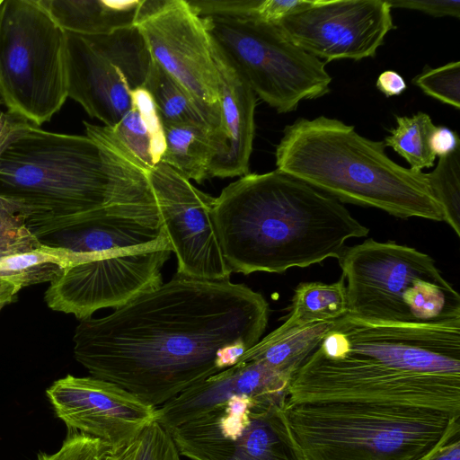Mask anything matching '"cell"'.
Returning a JSON list of instances; mask_svg holds the SVG:
<instances>
[{"instance_id": "d590c367", "label": "cell", "mask_w": 460, "mask_h": 460, "mask_svg": "<svg viewBox=\"0 0 460 460\" xmlns=\"http://www.w3.org/2000/svg\"><path fill=\"white\" fill-rule=\"evenodd\" d=\"M22 288L16 284L0 279V311L3 307L13 301L18 291Z\"/></svg>"}, {"instance_id": "836d02e7", "label": "cell", "mask_w": 460, "mask_h": 460, "mask_svg": "<svg viewBox=\"0 0 460 460\" xmlns=\"http://www.w3.org/2000/svg\"><path fill=\"white\" fill-rule=\"evenodd\" d=\"M376 87L386 97H391L402 94L407 84L400 74L394 70H385L379 75Z\"/></svg>"}, {"instance_id": "7a4b0ae2", "label": "cell", "mask_w": 460, "mask_h": 460, "mask_svg": "<svg viewBox=\"0 0 460 460\" xmlns=\"http://www.w3.org/2000/svg\"><path fill=\"white\" fill-rule=\"evenodd\" d=\"M356 402L460 418V322L398 324L346 314L293 376L288 403Z\"/></svg>"}, {"instance_id": "ac0fdd59", "label": "cell", "mask_w": 460, "mask_h": 460, "mask_svg": "<svg viewBox=\"0 0 460 460\" xmlns=\"http://www.w3.org/2000/svg\"><path fill=\"white\" fill-rule=\"evenodd\" d=\"M131 108L113 127L84 121L86 136L102 140L149 172L165 151L164 124L153 97L145 87L131 92Z\"/></svg>"}, {"instance_id": "83f0119b", "label": "cell", "mask_w": 460, "mask_h": 460, "mask_svg": "<svg viewBox=\"0 0 460 460\" xmlns=\"http://www.w3.org/2000/svg\"><path fill=\"white\" fill-rule=\"evenodd\" d=\"M412 82L427 95L455 109L460 108L459 61L426 70L414 77Z\"/></svg>"}, {"instance_id": "e0dca14e", "label": "cell", "mask_w": 460, "mask_h": 460, "mask_svg": "<svg viewBox=\"0 0 460 460\" xmlns=\"http://www.w3.org/2000/svg\"><path fill=\"white\" fill-rule=\"evenodd\" d=\"M211 41L218 73L220 122L215 130L217 151L208 178L242 177L250 171L256 95L222 49Z\"/></svg>"}, {"instance_id": "8992f818", "label": "cell", "mask_w": 460, "mask_h": 460, "mask_svg": "<svg viewBox=\"0 0 460 460\" xmlns=\"http://www.w3.org/2000/svg\"><path fill=\"white\" fill-rule=\"evenodd\" d=\"M305 460H421L459 436V418L428 409L356 402L284 408Z\"/></svg>"}, {"instance_id": "30bf717a", "label": "cell", "mask_w": 460, "mask_h": 460, "mask_svg": "<svg viewBox=\"0 0 460 460\" xmlns=\"http://www.w3.org/2000/svg\"><path fill=\"white\" fill-rule=\"evenodd\" d=\"M66 32L67 95L92 117L113 127L131 108L153 58L137 26L84 36Z\"/></svg>"}, {"instance_id": "9c48e42d", "label": "cell", "mask_w": 460, "mask_h": 460, "mask_svg": "<svg viewBox=\"0 0 460 460\" xmlns=\"http://www.w3.org/2000/svg\"><path fill=\"white\" fill-rule=\"evenodd\" d=\"M210 38L256 96L279 113L330 92L325 63L294 44L276 24L218 17L202 18Z\"/></svg>"}, {"instance_id": "603a6c76", "label": "cell", "mask_w": 460, "mask_h": 460, "mask_svg": "<svg viewBox=\"0 0 460 460\" xmlns=\"http://www.w3.org/2000/svg\"><path fill=\"white\" fill-rule=\"evenodd\" d=\"M348 314L345 279L334 283L304 282L295 289L286 321L270 334L279 336L316 323L332 322Z\"/></svg>"}, {"instance_id": "7c38bea8", "label": "cell", "mask_w": 460, "mask_h": 460, "mask_svg": "<svg viewBox=\"0 0 460 460\" xmlns=\"http://www.w3.org/2000/svg\"><path fill=\"white\" fill-rule=\"evenodd\" d=\"M135 26L157 64L197 101L219 107L211 38L187 0H141Z\"/></svg>"}, {"instance_id": "f546056e", "label": "cell", "mask_w": 460, "mask_h": 460, "mask_svg": "<svg viewBox=\"0 0 460 460\" xmlns=\"http://www.w3.org/2000/svg\"><path fill=\"white\" fill-rule=\"evenodd\" d=\"M114 450L106 443L78 433L68 432L60 448L53 454H40L38 460H109Z\"/></svg>"}, {"instance_id": "44dd1931", "label": "cell", "mask_w": 460, "mask_h": 460, "mask_svg": "<svg viewBox=\"0 0 460 460\" xmlns=\"http://www.w3.org/2000/svg\"><path fill=\"white\" fill-rule=\"evenodd\" d=\"M143 87L153 97L164 125L197 124L217 129L220 108L197 101L154 59Z\"/></svg>"}, {"instance_id": "8d00e7d4", "label": "cell", "mask_w": 460, "mask_h": 460, "mask_svg": "<svg viewBox=\"0 0 460 460\" xmlns=\"http://www.w3.org/2000/svg\"><path fill=\"white\" fill-rule=\"evenodd\" d=\"M132 446L133 442L119 450L114 451L110 456L109 460H130Z\"/></svg>"}, {"instance_id": "d4e9b609", "label": "cell", "mask_w": 460, "mask_h": 460, "mask_svg": "<svg viewBox=\"0 0 460 460\" xmlns=\"http://www.w3.org/2000/svg\"><path fill=\"white\" fill-rule=\"evenodd\" d=\"M397 127L385 138V146L392 147L411 165L421 171L432 167L436 155L431 149V136L436 128L431 118L419 111L409 116H395Z\"/></svg>"}, {"instance_id": "2e32d148", "label": "cell", "mask_w": 460, "mask_h": 460, "mask_svg": "<svg viewBox=\"0 0 460 460\" xmlns=\"http://www.w3.org/2000/svg\"><path fill=\"white\" fill-rule=\"evenodd\" d=\"M292 378L261 362H238L156 408L155 420L169 429L204 415L235 395L251 397L261 406L284 407Z\"/></svg>"}, {"instance_id": "4316f807", "label": "cell", "mask_w": 460, "mask_h": 460, "mask_svg": "<svg viewBox=\"0 0 460 460\" xmlns=\"http://www.w3.org/2000/svg\"><path fill=\"white\" fill-rule=\"evenodd\" d=\"M41 245L27 227L20 206L0 197V259L31 252Z\"/></svg>"}, {"instance_id": "e575fe53", "label": "cell", "mask_w": 460, "mask_h": 460, "mask_svg": "<svg viewBox=\"0 0 460 460\" xmlns=\"http://www.w3.org/2000/svg\"><path fill=\"white\" fill-rule=\"evenodd\" d=\"M425 460H460V437L450 438Z\"/></svg>"}, {"instance_id": "7402d4cb", "label": "cell", "mask_w": 460, "mask_h": 460, "mask_svg": "<svg viewBox=\"0 0 460 460\" xmlns=\"http://www.w3.org/2000/svg\"><path fill=\"white\" fill-rule=\"evenodd\" d=\"M336 321L316 323L279 336L268 334L245 351L238 362H261L294 376Z\"/></svg>"}, {"instance_id": "52a82bcc", "label": "cell", "mask_w": 460, "mask_h": 460, "mask_svg": "<svg viewBox=\"0 0 460 460\" xmlns=\"http://www.w3.org/2000/svg\"><path fill=\"white\" fill-rule=\"evenodd\" d=\"M338 261L348 314L398 324L460 322V295L429 255L370 238L345 247Z\"/></svg>"}, {"instance_id": "277c9868", "label": "cell", "mask_w": 460, "mask_h": 460, "mask_svg": "<svg viewBox=\"0 0 460 460\" xmlns=\"http://www.w3.org/2000/svg\"><path fill=\"white\" fill-rule=\"evenodd\" d=\"M0 197L39 240L116 206L156 204L146 172L112 146L30 123L0 157Z\"/></svg>"}, {"instance_id": "1f68e13d", "label": "cell", "mask_w": 460, "mask_h": 460, "mask_svg": "<svg viewBox=\"0 0 460 460\" xmlns=\"http://www.w3.org/2000/svg\"><path fill=\"white\" fill-rule=\"evenodd\" d=\"M430 145L433 153L438 157L447 155L460 148L457 134L443 126H436L431 136Z\"/></svg>"}, {"instance_id": "8fae6325", "label": "cell", "mask_w": 460, "mask_h": 460, "mask_svg": "<svg viewBox=\"0 0 460 460\" xmlns=\"http://www.w3.org/2000/svg\"><path fill=\"white\" fill-rule=\"evenodd\" d=\"M172 252L166 246L77 254V261L50 282L45 301L79 320L102 308L116 309L163 284L161 270Z\"/></svg>"}, {"instance_id": "d6a6232c", "label": "cell", "mask_w": 460, "mask_h": 460, "mask_svg": "<svg viewBox=\"0 0 460 460\" xmlns=\"http://www.w3.org/2000/svg\"><path fill=\"white\" fill-rule=\"evenodd\" d=\"M28 122L0 108V157L10 143L28 126Z\"/></svg>"}, {"instance_id": "3957f363", "label": "cell", "mask_w": 460, "mask_h": 460, "mask_svg": "<svg viewBox=\"0 0 460 460\" xmlns=\"http://www.w3.org/2000/svg\"><path fill=\"white\" fill-rule=\"evenodd\" d=\"M213 218L226 264L244 275L339 259L347 240L369 232L340 201L278 169L225 187Z\"/></svg>"}, {"instance_id": "f1b7e54d", "label": "cell", "mask_w": 460, "mask_h": 460, "mask_svg": "<svg viewBox=\"0 0 460 460\" xmlns=\"http://www.w3.org/2000/svg\"><path fill=\"white\" fill-rule=\"evenodd\" d=\"M130 460H181L169 433L155 420L133 441Z\"/></svg>"}, {"instance_id": "5bb4252c", "label": "cell", "mask_w": 460, "mask_h": 460, "mask_svg": "<svg viewBox=\"0 0 460 460\" xmlns=\"http://www.w3.org/2000/svg\"><path fill=\"white\" fill-rule=\"evenodd\" d=\"M160 219L178 274L208 280L230 279L214 218V197L204 193L171 168L159 163L147 172Z\"/></svg>"}, {"instance_id": "d6986e66", "label": "cell", "mask_w": 460, "mask_h": 460, "mask_svg": "<svg viewBox=\"0 0 460 460\" xmlns=\"http://www.w3.org/2000/svg\"><path fill=\"white\" fill-rule=\"evenodd\" d=\"M67 32L96 36L135 25L141 0H38Z\"/></svg>"}, {"instance_id": "f35d334b", "label": "cell", "mask_w": 460, "mask_h": 460, "mask_svg": "<svg viewBox=\"0 0 460 460\" xmlns=\"http://www.w3.org/2000/svg\"><path fill=\"white\" fill-rule=\"evenodd\" d=\"M2 1H3V0H0V4H1Z\"/></svg>"}, {"instance_id": "6da1fadb", "label": "cell", "mask_w": 460, "mask_h": 460, "mask_svg": "<svg viewBox=\"0 0 460 460\" xmlns=\"http://www.w3.org/2000/svg\"><path fill=\"white\" fill-rule=\"evenodd\" d=\"M269 312L244 284L175 273L109 315L81 320L74 356L91 376L158 408L237 364L260 341Z\"/></svg>"}, {"instance_id": "ba28073f", "label": "cell", "mask_w": 460, "mask_h": 460, "mask_svg": "<svg viewBox=\"0 0 460 460\" xmlns=\"http://www.w3.org/2000/svg\"><path fill=\"white\" fill-rule=\"evenodd\" d=\"M67 97L66 32L38 0H3L0 99L9 113L40 126Z\"/></svg>"}, {"instance_id": "484cf974", "label": "cell", "mask_w": 460, "mask_h": 460, "mask_svg": "<svg viewBox=\"0 0 460 460\" xmlns=\"http://www.w3.org/2000/svg\"><path fill=\"white\" fill-rule=\"evenodd\" d=\"M432 193L445 221L460 236V148L441 156L436 168L428 173Z\"/></svg>"}, {"instance_id": "4dcf8cb0", "label": "cell", "mask_w": 460, "mask_h": 460, "mask_svg": "<svg viewBox=\"0 0 460 460\" xmlns=\"http://www.w3.org/2000/svg\"><path fill=\"white\" fill-rule=\"evenodd\" d=\"M391 8L419 11L432 16L460 17L458 0H385Z\"/></svg>"}, {"instance_id": "9a60e30c", "label": "cell", "mask_w": 460, "mask_h": 460, "mask_svg": "<svg viewBox=\"0 0 460 460\" xmlns=\"http://www.w3.org/2000/svg\"><path fill=\"white\" fill-rule=\"evenodd\" d=\"M46 394L68 432L99 439L114 451L131 444L156 418L155 407L116 384L91 376L67 375Z\"/></svg>"}, {"instance_id": "cb8c5ba5", "label": "cell", "mask_w": 460, "mask_h": 460, "mask_svg": "<svg viewBox=\"0 0 460 460\" xmlns=\"http://www.w3.org/2000/svg\"><path fill=\"white\" fill-rule=\"evenodd\" d=\"M75 261L73 252L42 244L36 250L0 259V279L21 288L51 282Z\"/></svg>"}, {"instance_id": "ffe728a7", "label": "cell", "mask_w": 460, "mask_h": 460, "mask_svg": "<svg viewBox=\"0 0 460 460\" xmlns=\"http://www.w3.org/2000/svg\"><path fill=\"white\" fill-rule=\"evenodd\" d=\"M165 151L161 162L198 183L208 179L217 155L215 129L197 124L164 125Z\"/></svg>"}, {"instance_id": "5b68a950", "label": "cell", "mask_w": 460, "mask_h": 460, "mask_svg": "<svg viewBox=\"0 0 460 460\" xmlns=\"http://www.w3.org/2000/svg\"><path fill=\"white\" fill-rule=\"evenodd\" d=\"M385 147L341 120L299 118L284 128L276 166L341 203L376 208L400 218L443 221L428 173L396 164Z\"/></svg>"}, {"instance_id": "74e56055", "label": "cell", "mask_w": 460, "mask_h": 460, "mask_svg": "<svg viewBox=\"0 0 460 460\" xmlns=\"http://www.w3.org/2000/svg\"><path fill=\"white\" fill-rule=\"evenodd\" d=\"M435 451H436V450H435ZM435 451H434V452H435ZM434 452H433V453H434ZM431 454H432V453H431ZM431 454H430V455H431ZM430 455L427 456L426 457L422 458L421 460H425V459H426V458H428Z\"/></svg>"}, {"instance_id": "4fadbf2b", "label": "cell", "mask_w": 460, "mask_h": 460, "mask_svg": "<svg viewBox=\"0 0 460 460\" xmlns=\"http://www.w3.org/2000/svg\"><path fill=\"white\" fill-rule=\"evenodd\" d=\"M277 25L297 47L326 62L374 58L395 28L385 0H306Z\"/></svg>"}]
</instances>
